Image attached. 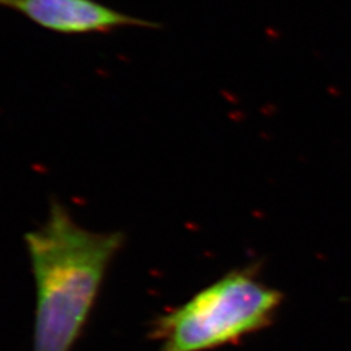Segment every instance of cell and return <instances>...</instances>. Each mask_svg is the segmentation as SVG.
Here are the masks:
<instances>
[{
  "label": "cell",
  "mask_w": 351,
  "mask_h": 351,
  "mask_svg": "<svg viewBox=\"0 0 351 351\" xmlns=\"http://www.w3.org/2000/svg\"><path fill=\"white\" fill-rule=\"evenodd\" d=\"M24 241L36 293L33 351H72L125 234L86 229L52 199L46 221Z\"/></svg>",
  "instance_id": "1"
},
{
  "label": "cell",
  "mask_w": 351,
  "mask_h": 351,
  "mask_svg": "<svg viewBox=\"0 0 351 351\" xmlns=\"http://www.w3.org/2000/svg\"><path fill=\"white\" fill-rule=\"evenodd\" d=\"M282 293L263 282L254 267L230 271L190 300L158 316L150 339L158 351H211L271 326Z\"/></svg>",
  "instance_id": "2"
},
{
  "label": "cell",
  "mask_w": 351,
  "mask_h": 351,
  "mask_svg": "<svg viewBox=\"0 0 351 351\" xmlns=\"http://www.w3.org/2000/svg\"><path fill=\"white\" fill-rule=\"evenodd\" d=\"M0 7L65 36L108 34L123 27H159L158 23L120 12L97 0H0Z\"/></svg>",
  "instance_id": "3"
}]
</instances>
